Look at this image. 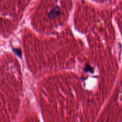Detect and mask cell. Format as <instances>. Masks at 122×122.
<instances>
[{"mask_svg": "<svg viewBox=\"0 0 122 122\" xmlns=\"http://www.w3.org/2000/svg\"><path fill=\"white\" fill-rule=\"evenodd\" d=\"M84 72H90V73L94 72V68L91 66L89 64H87L84 68Z\"/></svg>", "mask_w": 122, "mask_h": 122, "instance_id": "obj_2", "label": "cell"}, {"mask_svg": "<svg viewBox=\"0 0 122 122\" xmlns=\"http://www.w3.org/2000/svg\"><path fill=\"white\" fill-rule=\"evenodd\" d=\"M12 51L13 52L17 55L18 57L20 58H22V50L20 48H13L12 49Z\"/></svg>", "mask_w": 122, "mask_h": 122, "instance_id": "obj_3", "label": "cell"}, {"mask_svg": "<svg viewBox=\"0 0 122 122\" xmlns=\"http://www.w3.org/2000/svg\"><path fill=\"white\" fill-rule=\"evenodd\" d=\"M60 13V10L59 7L56 6L54 7L52 10L49 13L48 15L50 18H53L57 17Z\"/></svg>", "mask_w": 122, "mask_h": 122, "instance_id": "obj_1", "label": "cell"}]
</instances>
